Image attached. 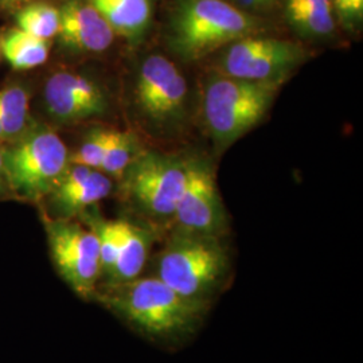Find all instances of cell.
Listing matches in <instances>:
<instances>
[{
    "label": "cell",
    "instance_id": "d4e9b609",
    "mask_svg": "<svg viewBox=\"0 0 363 363\" xmlns=\"http://www.w3.org/2000/svg\"><path fill=\"white\" fill-rule=\"evenodd\" d=\"M9 187L6 171H4V147H0V193Z\"/></svg>",
    "mask_w": 363,
    "mask_h": 363
},
{
    "label": "cell",
    "instance_id": "52a82bcc",
    "mask_svg": "<svg viewBox=\"0 0 363 363\" xmlns=\"http://www.w3.org/2000/svg\"><path fill=\"white\" fill-rule=\"evenodd\" d=\"M304 60L306 52L298 43L250 35L229 46L222 57V70L229 77L281 84Z\"/></svg>",
    "mask_w": 363,
    "mask_h": 363
},
{
    "label": "cell",
    "instance_id": "7c38bea8",
    "mask_svg": "<svg viewBox=\"0 0 363 363\" xmlns=\"http://www.w3.org/2000/svg\"><path fill=\"white\" fill-rule=\"evenodd\" d=\"M58 37L66 49L77 52H105L115 39V31L91 1L69 0L60 10Z\"/></svg>",
    "mask_w": 363,
    "mask_h": 363
},
{
    "label": "cell",
    "instance_id": "5b68a950",
    "mask_svg": "<svg viewBox=\"0 0 363 363\" xmlns=\"http://www.w3.org/2000/svg\"><path fill=\"white\" fill-rule=\"evenodd\" d=\"M228 267L226 250L216 235L181 230L162 252L156 277L183 296L208 300Z\"/></svg>",
    "mask_w": 363,
    "mask_h": 363
},
{
    "label": "cell",
    "instance_id": "7a4b0ae2",
    "mask_svg": "<svg viewBox=\"0 0 363 363\" xmlns=\"http://www.w3.org/2000/svg\"><path fill=\"white\" fill-rule=\"evenodd\" d=\"M256 30L253 18L225 0H183L172 18L171 45L193 61L250 37Z\"/></svg>",
    "mask_w": 363,
    "mask_h": 363
},
{
    "label": "cell",
    "instance_id": "e0dca14e",
    "mask_svg": "<svg viewBox=\"0 0 363 363\" xmlns=\"http://www.w3.org/2000/svg\"><path fill=\"white\" fill-rule=\"evenodd\" d=\"M30 124V93L22 85L0 89V145L22 136Z\"/></svg>",
    "mask_w": 363,
    "mask_h": 363
},
{
    "label": "cell",
    "instance_id": "7402d4cb",
    "mask_svg": "<svg viewBox=\"0 0 363 363\" xmlns=\"http://www.w3.org/2000/svg\"><path fill=\"white\" fill-rule=\"evenodd\" d=\"M286 11L295 26L311 35H327L335 27L333 13L294 7H286Z\"/></svg>",
    "mask_w": 363,
    "mask_h": 363
},
{
    "label": "cell",
    "instance_id": "30bf717a",
    "mask_svg": "<svg viewBox=\"0 0 363 363\" xmlns=\"http://www.w3.org/2000/svg\"><path fill=\"white\" fill-rule=\"evenodd\" d=\"M175 218L182 230L216 235L223 225V208L210 169L187 164V181L177 205Z\"/></svg>",
    "mask_w": 363,
    "mask_h": 363
},
{
    "label": "cell",
    "instance_id": "5bb4252c",
    "mask_svg": "<svg viewBox=\"0 0 363 363\" xmlns=\"http://www.w3.org/2000/svg\"><path fill=\"white\" fill-rule=\"evenodd\" d=\"M150 234L130 222L120 220V245L116 262L109 274V284L138 279L150 252Z\"/></svg>",
    "mask_w": 363,
    "mask_h": 363
},
{
    "label": "cell",
    "instance_id": "9a60e30c",
    "mask_svg": "<svg viewBox=\"0 0 363 363\" xmlns=\"http://www.w3.org/2000/svg\"><path fill=\"white\" fill-rule=\"evenodd\" d=\"M115 34L135 39L143 34L151 18L150 0H89Z\"/></svg>",
    "mask_w": 363,
    "mask_h": 363
},
{
    "label": "cell",
    "instance_id": "d6986e66",
    "mask_svg": "<svg viewBox=\"0 0 363 363\" xmlns=\"http://www.w3.org/2000/svg\"><path fill=\"white\" fill-rule=\"evenodd\" d=\"M135 148L136 143L130 133L112 130L99 171L109 177L123 178L133 162Z\"/></svg>",
    "mask_w": 363,
    "mask_h": 363
},
{
    "label": "cell",
    "instance_id": "44dd1931",
    "mask_svg": "<svg viewBox=\"0 0 363 363\" xmlns=\"http://www.w3.org/2000/svg\"><path fill=\"white\" fill-rule=\"evenodd\" d=\"M112 130H96L91 132L79 150L70 156V164H77L93 169H100L106 144L111 139Z\"/></svg>",
    "mask_w": 363,
    "mask_h": 363
},
{
    "label": "cell",
    "instance_id": "2e32d148",
    "mask_svg": "<svg viewBox=\"0 0 363 363\" xmlns=\"http://www.w3.org/2000/svg\"><path fill=\"white\" fill-rule=\"evenodd\" d=\"M0 52L15 70H30L48 61L50 42L11 28L0 39Z\"/></svg>",
    "mask_w": 363,
    "mask_h": 363
},
{
    "label": "cell",
    "instance_id": "8fae6325",
    "mask_svg": "<svg viewBox=\"0 0 363 363\" xmlns=\"http://www.w3.org/2000/svg\"><path fill=\"white\" fill-rule=\"evenodd\" d=\"M45 104L49 115L61 123H77L101 116L106 111V99L89 78L60 72L48 79Z\"/></svg>",
    "mask_w": 363,
    "mask_h": 363
},
{
    "label": "cell",
    "instance_id": "4fadbf2b",
    "mask_svg": "<svg viewBox=\"0 0 363 363\" xmlns=\"http://www.w3.org/2000/svg\"><path fill=\"white\" fill-rule=\"evenodd\" d=\"M111 191L112 181L104 172L70 164L48 196L61 220H66L103 201Z\"/></svg>",
    "mask_w": 363,
    "mask_h": 363
},
{
    "label": "cell",
    "instance_id": "3957f363",
    "mask_svg": "<svg viewBox=\"0 0 363 363\" xmlns=\"http://www.w3.org/2000/svg\"><path fill=\"white\" fill-rule=\"evenodd\" d=\"M280 85L225 74L213 78L203 93V116L216 142L229 145L257 125Z\"/></svg>",
    "mask_w": 363,
    "mask_h": 363
},
{
    "label": "cell",
    "instance_id": "484cf974",
    "mask_svg": "<svg viewBox=\"0 0 363 363\" xmlns=\"http://www.w3.org/2000/svg\"><path fill=\"white\" fill-rule=\"evenodd\" d=\"M235 1L247 9H259V7L268 4L272 0H235Z\"/></svg>",
    "mask_w": 363,
    "mask_h": 363
},
{
    "label": "cell",
    "instance_id": "83f0119b",
    "mask_svg": "<svg viewBox=\"0 0 363 363\" xmlns=\"http://www.w3.org/2000/svg\"><path fill=\"white\" fill-rule=\"evenodd\" d=\"M0 54H1V52H0Z\"/></svg>",
    "mask_w": 363,
    "mask_h": 363
},
{
    "label": "cell",
    "instance_id": "ba28073f",
    "mask_svg": "<svg viewBox=\"0 0 363 363\" xmlns=\"http://www.w3.org/2000/svg\"><path fill=\"white\" fill-rule=\"evenodd\" d=\"M133 199L155 217L174 216L187 181V164L177 159L148 152L139 156L125 171Z\"/></svg>",
    "mask_w": 363,
    "mask_h": 363
},
{
    "label": "cell",
    "instance_id": "277c9868",
    "mask_svg": "<svg viewBox=\"0 0 363 363\" xmlns=\"http://www.w3.org/2000/svg\"><path fill=\"white\" fill-rule=\"evenodd\" d=\"M70 166L65 143L52 128L31 125L4 148L7 184L23 199L39 201L52 193Z\"/></svg>",
    "mask_w": 363,
    "mask_h": 363
},
{
    "label": "cell",
    "instance_id": "6da1fadb",
    "mask_svg": "<svg viewBox=\"0 0 363 363\" xmlns=\"http://www.w3.org/2000/svg\"><path fill=\"white\" fill-rule=\"evenodd\" d=\"M96 296L136 330L156 339L193 333L208 311V300L183 296L156 276L108 284Z\"/></svg>",
    "mask_w": 363,
    "mask_h": 363
},
{
    "label": "cell",
    "instance_id": "9c48e42d",
    "mask_svg": "<svg viewBox=\"0 0 363 363\" xmlns=\"http://www.w3.org/2000/svg\"><path fill=\"white\" fill-rule=\"evenodd\" d=\"M187 84L179 69L163 55H150L140 66L136 82L138 104L154 121L167 123L181 116Z\"/></svg>",
    "mask_w": 363,
    "mask_h": 363
},
{
    "label": "cell",
    "instance_id": "603a6c76",
    "mask_svg": "<svg viewBox=\"0 0 363 363\" xmlns=\"http://www.w3.org/2000/svg\"><path fill=\"white\" fill-rule=\"evenodd\" d=\"M346 25L357 23L362 19L363 0H331Z\"/></svg>",
    "mask_w": 363,
    "mask_h": 363
},
{
    "label": "cell",
    "instance_id": "cb8c5ba5",
    "mask_svg": "<svg viewBox=\"0 0 363 363\" xmlns=\"http://www.w3.org/2000/svg\"><path fill=\"white\" fill-rule=\"evenodd\" d=\"M286 7L307 9V10L333 13V3H331V0H288Z\"/></svg>",
    "mask_w": 363,
    "mask_h": 363
},
{
    "label": "cell",
    "instance_id": "ffe728a7",
    "mask_svg": "<svg viewBox=\"0 0 363 363\" xmlns=\"http://www.w3.org/2000/svg\"><path fill=\"white\" fill-rule=\"evenodd\" d=\"M91 230L97 235L100 245L101 273L109 277L116 262L120 245V220H96Z\"/></svg>",
    "mask_w": 363,
    "mask_h": 363
},
{
    "label": "cell",
    "instance_id": "ac0fdd59",
    "mask_svg": "<svg viewBox=\"0 0 363 363\" xmlns=\"http://www.w3.org/2000/svg\"><path fill=\"white\" fill-rule=\"evenodd\" d=\"M61 15L60 10L49 3H30L16 15L18 28L35 38L49 40L58 35Z\"/></svg>",
    "mask_w": 363,
    "mask_h": 363
},
{
    "label": "cell",
    "instance_id": "4316f807",
    "mask_svg": "<svg viewBox=\"0 0 363 363\" xmlns=\"http://www.w3.org/2000/svg\"><path fill=\"white\" fill-rule=\"evenodd\" d=\"M28 1H31V0H0L1 4L10 6V7H13V6H21V4L28 3Z\"/></svg>",
    "mask_w": 363,
    "mask_h": 363
},
{
    "label": "cell",
    "instance_id": "8992f818",
    "mask_svg": "<svg viewBox=\"0 0 363 363\" xmlns=\"http://www.w3.org/2000/svg\"><path fill=\"white\" fill-rule=\"evenodd\" d=\"M48 237L52 261L62 279L81 298L94 296L101 276L96 233L74 222L57 220L49 225Z\"/></svg>",
    "mask_w": 363,
    "mask_h": 363
}]
</instances>
